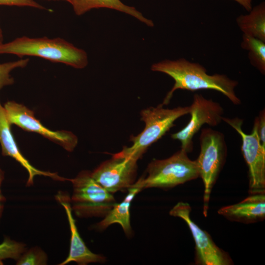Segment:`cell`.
<instances>
[{
    "instance_id": "obj_26",
    "label": "cell",
    "mask_w": 265,
    "mask_h": 265,
    "mask_svg": "<svg viewBox=\"0 0 265 265\" xmlns=\"http://www.w3.org/2000/svg\"><path fill=\"white\" fill-rule=\"evenodd\" d=\"M2 39H3L2 33L1 29L0 26V46L3 44Z\"/></svg>"
},
{
    "instance_id": "obj_13",
    "label": "cell",
    "mask_w": 265,
    "mask_h": 265,
    "mask_svg": "<svg viewBox=\"0 0 265 265\" xmlns=\"http://www.w3.org/2000/svg\"><path fill=\"white\" fill-rule=\"evenodd\" d=\"M11 125L7 119L4 107L0 102V145L1 153L3 156L13 158L26 170L28 174L26 186H30L33 185L34 179L37 175L49 177L56 181H66V178L59 176L56 173L39 170L29 162L19 149L11 132Z\"/></svg>"
},
{
    "instance_id": "obj_27",
    "label": "cell",
    "mask_w": 265,
    "mask_h": 265,
    "mask_svg": "<svg viewBox=\"0 0 265 265\" xmlns=\"http://www.w3.org/2000/svg\"><path fill=\"white\" fill-rule=\"evenodd\" d=\"M64 0L69 2V0Z\"/></svg>"
},
{
    "instance_id": "obj_22",
    "label": "cell",
    "mask_w": 265,
    "mask_h": 265,
    "mask_svg": "<svg viewBox=\"0 0 265 265\" xmlns=\"http://www.w3.org/2000/svg\"><path fill=\"white\" fill-rule=\"evenodd\" d=\"M0 5L28 6L46 9V8L34 0H0Z\"/></svg>"
},
{
    "instance_id": "obj_16",
    "label": "cell",
    "mask_w": 265,
    "mask_h": 265,
    "mask_svg": "<svg viewBox=\"0 0 265 265\" xmlns=\"http://www.w3.org/2000/svg\"><path fill=\"white\" fill-rule=\"evenodd\" d=\"M77 15H81L93 8H108L133 16L149 26H153L152 21L145 18L135 8L127 6L120 0H69Z\"/></svg>"
},
{
    "instance_id": "obj_21",
    "label": "cell",
    "mask_w": 265,
    "mask_h": 265,
    "mask_svg": "<svg viewBox=\"0 0 265 265\" xmlns=\"http://www.w3.org/2000/svg\"><path fill=\"white\" fill-rule=\"evenodd\" d=\"M28 62L29 59L25 58L0 64V90L4 86L13 83L14 79L10 74L13 70L25 67Z\"/></svg>"
},
{
    "instance_id": "obj_17",
    "label": "cell",
    "mask_w": 265,
    "mask_h": 265,
    "mask_svg": "<svg viewBox=\"0 0 265 265\" xmlns=\"http://www.w3.org/2000/svg\"><path fill=\"white\" fill-rule=\"evenodd\" d=\"M244 35L265 42V4L262 2L254 6L247 15H241L236 19Z\"/></svg>"
},
{
    "instance_id": "obj_8",
    "label": "cell",
    "mask_w": 265,
    "mask_h": 265,
    "mask_svg": "<svg viewBox=\"0 0 265 265\" xmlns=\"http://www.w3.org/2000/svg\"><path fill=\"white\" fill-rule=\"evenodd\" d=\"M191 208L186 202H179L169 214L182 219L188 226L195 245V261L199 265H230L233 261L227 252L219 248L211 236L202 229L190 217Z\"/></svg>"
},
{
    "instance_id": "obj_4",
    "label": "cell",
    "mask_w": 265,
    "mask_h": 265,
    "mask_svg": "<svg viewBox=\"0 0 265 265\" xmlns=\"http://www.w3.org/2000/svg\"><path fill=\"white\" fill-rule=\"evenodd\" d=\"M199 177L195 160L181 149L171 157L153 159L148 165L146 175L139 178L143 189L156 187L168 189Z\"/></svg>"
},
{
    "instance_id": "obj_18",
    "label": "cell",
    "mask_w": 265,
    "mask_h": 265,
    "mask_svg": "<svg viewBox=\"0 0 265 265\" xmlns=\"http://www.w3.org/2000/svg\"><path fill=\"white\" fill-rule=\"evenodd\" d=\"M241 47L248 51V57L251 64L265 75V42L243 34Z\"/></svg>"
},
{
    "instance_id": "obj_19",
    "label": "cell",
    "mask_w": 265,
    "mask_h": 265,
    "mask_svg": "<svg viewBox=\"0 0 265 265\" xmlns=\"http://www.w3.org/2000/svg\"><path fill=\"white\" fill-rule=\"evenodd\" d=\"M26 250V244L5 237L0 244V260L11 259L17 261Z\"/></svg>"
},
{
    "instance_id": "obj_15",
    "label": "cell",
    "mask_w": 265,
    "mask_h": 265,
    "mask_svg": "<svg viewBox=\"0 0 265 265\" xmlns=\"http://www.w3.org/2000/svg\"><path fill=\"white\" fill-rule=\"evenodd\" d=\"M143 189L139 179L130 188L128 193L120 203H116L104 219L96 224V228L103 230L114 223L120 224L128 237L132 235L130 222V206L135 196Z\"/></svg>"
},
{
    "instance_id": "obj_25",
    "label": "cell",
    "mask_w": 265,
    "mask_h": 265,
    "mask_svg": "<svg viewBox=\"0 0 265 265\" xmlns=\"http://www.w3.org/2000/svg\"><path fill=\"white\" fill-rule=\"evenodd\" d=\"M241 5L246 11L249 12L252 8V0H234Z\"/></svg>"
},
{
    "instance_id": "obj_24",
    "label": "cell",
    "mask_w": 265,
    "mask_h": 265,
    "mask_svg": "<svg viewBox=\"0 0 265 265\" xmlns=\"http://www.w3.org/2000/svg\"><path fill=\"white\" fill-rule=\"evenodd\" d=\"M4 178V172L0 168V220L2 216L6 198L2 193L1 186Z\"/></svg>"
},
{
    "instance_id": "obj_6",
    "label": "cell",
    "mask_w": 265,
    "mask_h": 265,
    "mask_svg": "<svg viewBox=\"0 0 265 265\" xmlns=\"http://www.w3.org/2000/svg\"><path fill=\"white\" fill-rule=\"evenodd\" d=\"M67 181L72 184L71 205L79 217H104L117 203L113 194L98 183L90 171L83 170Z\"/></svg>"
},
{
    "instance_id": "obj_2",
    "label": "cell",
    "mask_w": 265,
    "mask_h": 265,
    "mask_svg": "<svg viewBox=\"0 0 265 265\" xmlns=\"http://www.w3.org/2000/svg\"><path fill=\"white\" fill-rule=\"evenodd\" d=\"M3 53L22 57L36 56L77 69L85 67L88 62L87 53L84 50L59 37H18L0 46V54Z\"/></svg>"
},
{
    "instance_id": "obj_20",
    "label": "cell",
    "mask_w": 265,
    "mask_h": 265,
    "mask_svg": "<svg viewBox=\"0 0 265 265\" xmlns=\"http://www.w3.org/2000/svg\"><path fill=\"white\" fill-rule=\"evenodd\" d=\"M48 256L46 253L39 247H33L26 250L17 260V265H46Z\"/></svg>"
},
{
    "instance_id": "obj_12",
    "label": "cell",
    "mask_w": 265,
    "mask_h": 265,
    "mask_svg": "<svg viewBox=\"0 0 265 265\" xmlns=\"http://www.w3.org/2000/svg\"><path fill=\"white\" fill-rule=\"evenodd\" d=\"M55 198L65 210L71 231L69 253L66 259L59 265H65L72 262H76L80 265L105 262L106 257L90 251L80 237L73 216L70 197L69 195L64 192L60 191L55 195Z\"/></svg>"
},
{
    "instance_id": "obj_9",
    "label": "cell",
    "mask_w": 265,
    "mask_h": 265,
    "mask_svg": "<svg viewBox=\"0 0 265 265\" xmlns=\"http://www.w3.org/2000/svg\"><path fill=\"white\" fill-rule=\"evenodd\" d=\"M189 108L191 116L188 123L181 130L171 135L172 138L180 142L181 149L187 153L192 152L193 138L202 126L205 124L212 127L217 126L222 121L224 113L219 103L199 94L194 95Z\"/></svg>"
},
{
    "instance_id": "obj_11",
    "label": "cell",
    "mask_w": 265,
    "mask_h": 265,
    "mask_svg": "<svg viewBox=\"0 0 265 265\" xmlns=\"http://www.w3.org/2000/svg\"><path fill=\"white\" fill-rule=\"evenodd\" d=\"M3 107L11 125H15L26 131L39 133L69 152H72L77 146L78 138L73 132L66 131H53L45 127L35 118L34 112L23 105L14 101H8Z\"/></svg>"
},
{
    "instance_id": "obj_7",
    "label": "cell",
    "mask_w": 265,
    "mask_h": 265,
    "mask_svg": "<svg viewBox=\"0 0 265 265\" xmlns=\"http://www.w3.org/2000/svg\"><path fill=\"white\" fill-rule=\"evenodd\" d=\"M222 121L241 136V151L248 168L249 193H265V147L261 145L256 122L254 120L251 133L246 134L242 129V119L223 117Z\"/></svg>"
},
{
    "instance_id": "obj_10",
    "label": "cell",
    "mask_w": 265,
    "mask_h": 265,
    "mask_svg": "<svg viewBox=\"0 0 265 265\" xmlns=\"http://www.w3.org/2000/svg\"><path fill=\"white\" fill-rule=\"evenodd\" d=\"M137 160L131 157L112 154L111 159L102 162L91 172L94 179L113 194L128 189L136 182Z\"/></svg>"
},
{
    "instance_id": "obj_23",
    "label": "cell",
    "mask_w": 265,
    "mask_h": 265,
    "mask_svg": "<svg viewBox=\"0 0 265 265\" xmlns=\"http://www.w3.org/2000/svg\"><path fill=\"white\" fill-rule=\"evenodd\" d=\"M257 126V131L261 145L265 147V110L260 111L259 116L255 119Z\"/></svg>"
},
{
    "instance_id": "obj_3",
    "label": "cell",
    "mask_w": 265,
    "mask_h": 265,
    "mask_svg": "<svg viewBox=\"0 0 265 265\" xmlns=\"http://www.w3.org/2000/svg\"><path fill=\"white\" fill-rule=\"evenodd\" d=\"M162 104L156 107H150L140 112L141 120L145 123L143 130L136 136H131L132 144L125 146L120 152L113 154L131 157L137 160L140 159L148 148L161 138L174 126V122L183 115L188 114L189 106L165 108Z\"/></svg>"
},
{
    "instance_id": "obj_28",
    "label": "cell",
    "mask_w": 265,
    "mask_h": 265,
    "mask_svg": "<svg viewBox=\"0 0 265 265\" xmlns=\"http://www.w3.org/2000/svg\"><path fill=\"white\" fill-rule=\"evenodd\" d=\"M3 264V262L1 260H0V265H2Z\"/></svg>"
},
{
    "instance_id": "obj_5",
    "label": "cell",
    "mask_w": 265,
    "mask_h": 265,
    "mask_svg": "<svg viewBox=\"0 0 265 265\" xmlns=\"http://www.w3.org/2000/svg\"><path fill=\"white\" fill-rule=\"evenodd\" d=\"M200 151L195 160L204 185L203 213L208 214L212 188L224 164L227 148L223 133L210 128L202 129Z\"/></svg>"
},
{
    "instance_id": "obj_1",
    "label": "cell",
    "mask_w": 265,
    "mask_h": 265,
    "mask_svg": "<svg viewBox=\"0 0 265 265\" xmlns=\"http://www.w3.org/2000/svg\"><path fill=\"white\" fill-rule=\"evenodd\" d=\"M151 70L166 74L174 80L173 87L163 101V105L169 103L174 92L178 89L191 91L214 90L223 94L234 105L241 104L235 91L238 83L237 80L223 74L209 75L206 68L198 63L191 62L184 58L176 60H164L153 64Z\"/></svg>"
},
{
    "instance_id": "obj_14",
    "label": "cell",
    "mask_w": 265,
    "mask_h": 265,
    "mask_svg": "<svg viewBox=\"0 0 265 265\" xmlns=\"http://www.w3.org/2000/svg\"><path fill=\"white\" fill-rule=\"evenodd\" d=\"M218 213L227 219L253 223L265 218V193L250 194L240 202L221 208Z\"/></svg>"
}]
</instances>
